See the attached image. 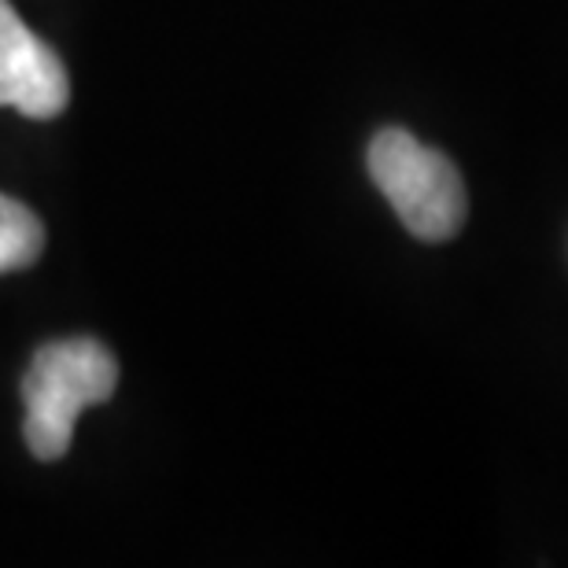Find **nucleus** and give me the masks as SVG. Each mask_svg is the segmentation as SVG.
I'll use <instances>...</instances> for the list:
<instances>
[{
  "instance_id": "f257e3e1",
  "label": "nucleus",
  "mask_w": 568,
  "mask_h": 568,
  "mask_svg": "<svg viewBox=\"0 0 568 568\" xmlns=\"http://www.w3.org/2000/svg\"><path fill=\"white\" fill-rule=\"evenodd\" d=\"M119 388L115 355L89 336L52 339L33 355L22 377V436L33 458L55 462L71 450L74 422L85 406L108 403Z\"/></svg>"
},
{
  "instance_id": "7ed1b4c3",
  "label": "nucleus",
  "mask_w": 568,
  "mask_h": 568,
  "mask_svg": "<svg viewBox=\"0 0 568 568\" xmlns=\"http://www.w3.org/2000/svg\"><path fill=\"white\" fill-rule=\"evenodd\" d=\"M67 100L71 78L63 60L0 0V108H16L27 119H55Z\"/></svg>"
},
{
  "instance_id": "f03ea898",
  "label": "nucleus",
  "mask_w": 568,
  "mask_h": 568,
  "mask_svg": "<svg viewBox=\"0 0 568 568\" xmlns=\"http://www.w3.org/2000/svg\"><path fill=\"white\" fill-rule=\"evenodd\" d=\"M369 178L417 241H454L469 214V192L458 166L399 126L381 130L369 141Z\"/></svg>"
},
{
  "instance_id": "20e7f679",
  "label": "nucleus",
  "mask_w": 568,
  "mask_h": 568,
  "mask_svg": "<svg viewBox=\"0 0 568 568\" xmlns=\"http://www.w3.org/2000/svg\"><path fill=\"white\" fill-rule=\"evenodd\" d=\"M44 225L27 203L11 200L0 192V274L27 270L41 258Z\"/></svg>"
}]
</instances>
